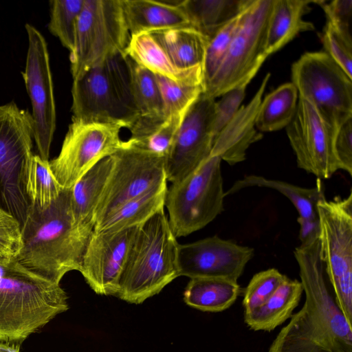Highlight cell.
<instances>
[{
    "label": "cell",
    "mask_w": 352,
    "mask_h": 352,
    "mask_svg": "<svg viewBox=\"0 0 352 352\" xmlns=\"http://www.w3.org/2000/svg\"><path fill=\"white\" fill-rule=\"evenodd\" d=\"M272 3V0H252L222 63L204 85L205 95L215 99L260 69L267 58L263 50Z\"/></svg>",
    "instance_id": "obj_12"
},
{
    "label": "cell",
    "mask_w": 352,
    "mask_h": 352,
    "mask_svg": "<svg viewBox=\"0 0 352 352\" xmlns=\"http://www.w3.org/2000/svg\"><path fill=\"white\" fill-rule=\"evenodd\" d=\"M32 118L15 102L0 105V208L24 223L32 207L28 175L34 156Z\"/></svg>",
    "instance_id": "obj_6"
},
{
    "label": "cell",
    "mask_w": 352,
    "mask_h": 352,
    "mask_svg": "<svg viewBox=\"0 0 352 352\" xmlns=\"http://www.w3.org/2000/svg\"><path fill=\"white\" fill-rule=\"evenodd\" d=\"M326 52L352 79V39L326 23L319 35Z\"/></svg>",
    "instance_id": "obj_39"
},
{
    "label": "cell",
    "mask_w": 352,
    "mask_h": 352,
    "mask_svg": "<svg viewBox=\"0 0 352 352\" xmlns=\"http://www.w3.org/2000/svg\"><path fill=\"white\" fill-rule=\"evenodd\" d=\"M21 228L22 248L16 260L58 283L66 273L79 271L94 230L75 221L70 188H63L46 208L32 204Z\"/></svg>",
    "instance_id": "obj_2"
},
{
    "label": "cell",
    "mask_w": 352,
    "mask_h": 352,
    "mask_svg": "<svg viewBox=\"0 0 352 352\" xmlns=\"http://www.w3.org/2000/svg\"><path fill=\"white\" fill-rule=\"evenodd\" d=\"M252 248L218 236L190 243L179 244L177 269L179 276L220 278L237 281L254 256Z\"/></svg>",
    "instance_id": "obj_17"
},
{
    "label": "cell",
    "mask_w": 352,
    "mask_h": 352,
    "mask_svg": "<svg viewBox=\"0 0 352 352\" xmlns=\"http://www.w3.org/2000/svg\"><path fill=\"white\" fill-rule=\"evenodd\" d=\"M334 152L339 168L352 175V117L344 121L336 131Z\"/></svg>",
    "instance_id": "obj_42"
},
{
    "label": "cell",
    "mask_w": 352,
    "mask_h": 352,
    "mask_svg": "<svg viewBox=\"0 0 352 352\" xmlns=\"http://www.w3.org/2000/svg\"><path fill=\"white\" fill-rule=\"evenodd\" d=\"M248 6L210 39L203 64L204 87L210 80L222 63L233 38L243 23Z\"/></svg>",
    "instance_id": "obj_36"
},
{
    "label": "cell",
    "mask_w": 352,
    "mask_h": 352,
    "mask_svg": "<svg viewBox=\"0 0 352 352\" xmlns=\"http://www.w3.org/2000/svg\"><path fill=\"white\" fill-rule=\"evenodd\" d=\"M310 0H272L267 23L264 54L268 57L301 32L313 31L314 25L303 19L311 10Z\"/></svg>",
    "instance_id": "obj_20"
},
{
    "label": "cell",
    "mask_w": 352,
    "mask_h": 352,
    "mask_svg": "<svg viewBox=\"0 0 352 352\" xmlns=\"http://www.w3.org/2000/svg\"><path fill=\"white\" fill-rule=\"evenodd\" d=\"M237 281L220 278H190L184 292L185 302L203 311L219 312L231 307L241 294Z\"/></svg>",
    "instance_id": "obj_30"
},
{
    "label": "cell",
    "mask_w": 352,
    "mask_h": 352,
    "mask_svg": "<svg viewBox=\"0 0 352 352\" xmlns=\"http://www.w3.org/2000/svg\"><path fill=\"white\" fill-rule=\"evenodd\" d=\"M155 75L163 105L164 118L186 113L204 93L203 84H186L175 82Z\"/></svg>",
    "instance_id": "obj_35"
},
{
    "label": "cell",
    "mask_w": 352,
    "mask_h": 352,
    "mask_svg": "<svg viewBox=\"0 0 352 352\" xmlns=\"http://www.w3.org/2000/svg\"><path fill=\"white\" fill-rule=\"evenodd\" d=\"M215 102L203 93L189 109L164 158L167 181L174 183L184 179L210 156Z\"/></svg>",
    "instance_id": "obj_16"
},
{
    "label": "cell",
    "mask_w": 352,
    "mask_h": 352,
    "mask_svg": "<svg viewBox=\"0 0 352 352\" xmlns=\"http://www.w3.org/2000/svg\"><path fill=\"white\" fill-rule=\"evenodd\" d=\"M324 10L326 23L351 38L350 25L352 16V0L316 1Z\"/></svg>",
    "instance_id": "obj_41"
},
{
    "label": "cell",
    "mask_w": 352,
    "mask_h": 352,
    "mask_svg": "<svg viewBox=\"0 0 352 352\" xmlns=\"http://www.w3.org/2000/svg\"><path fill=\"white\" fill-rule=\"evenodd\" d=\"M186 113L172 115L164 120L140 116L129 129L131 135L126 144L165 158Z\"/></svg>",
    "instance_id": "obj_29"
},
{
    "label": "cell",
    "mask_w": 352,
    "mask_h": 352,
    "mask_svg": "<svg viewBox=\"0 0 352 352\" xmlns=\"http://www.w3.org/2000/svg\"><path fill=\"white\" fill-rule=\"evenodd\" d=\"M181 1L121 0L130 34L191 26L180 6Z\"/></svg>",
    "instance_id": "obj_21"
},
{
    "label": "cell",
    "mask_w": 352,
    "mask_h": 352,
    "mask_svg": "<svg viewBox=\"0 0 352 352\" xmlns=\"http://www.w3.org/2000/svg\"><path fill=\"white\" fill-rule=\"evenodd\" d=\"M320 250L336 302L352 322V192L317 204Z\"/></svg>",
    "instance_id": "obj_9"
},
{
    "label": "cell",
    "mask_w": 352,
    "mask_h": 352,
    "mask_svg": "<svg viewBox=\"0 0 352 352\" xmlns=\"http://www.w3.org/2000/svg\"><path fill=\"white\" fill-rule=\"evenodd\" d=\"M298 97L310 102L336 131L352 117V79L324 52H305L292 66Z\"/></svg>",
    "instance_id": "obj_10"
},
{
    "label": "cell",
    "mask_w": 352,
    "mask_h": 352,
    "mask_svg": "<svg viewBox=\"0 0 352 352\" xmlns=\"http://www.w3.org/2000/svg\"><path fill=\"white\" fill-rule=\"evenodd\" d=\"M122 128L117 124L72 119L58 155L50 162L63 188H71L102 159L120 149Z\"/></svg>",
    "instance_id": "obj_11"
},
{
    "label": "cell",
    "mask_w": 352,
    "mask_h": 352,
    "mask_svg": "<svg viewBox=\"0 0 352 352\" xmlns=\"http://www.w3.org/2000/svg\"><path fill=\"white\" fill-rule=\"evenodd\" d=\"M167 184L134 198L108 214L95 226L97 232H117L141 226L164 209Z\"/></svg>",
    "instance_id": "obj_26"
},
{
    "label": "cell",
    "mask_w": 352,
    "mask_h": 352,
    "mask_svg": "<svg viewBox=\"0 0 352 352\" xmlns=\"http://www.w3.org/2000/svg\"><path fill=\"white\" fill-rule=\"evenodd\" d=\"M0 352H20L19 346L16 344H10L0 341Z\"/></svg>",
    "instance_id": "obj_44"
},
{
    "label": "cell",
    "mask_w": 352,
    "mask_h": 352,
    "mask_svg": "<svg viewBox=\"0 0 352 352\" xmlns=\"http://www.w3.org/2000/svg\"><path fill=\"white\" fill-rule=\"evenodd\" d=\"M297 221L300 226L299 239L300 245L310 243L320 238L319 218L307 219L298 217Z\"/></svg>",
    "instance_id": "obj_43"
},
{
    "label": "cell",
    "mask_w": 352,
    "mask_h": 352,
    "mask_svg": "<svg viewBox=\"0 0 352 352\" xmlns=\"http://www.w3.org/2000/svg\"><path fill=\"white\" fill-rule=\"evenodd\" d=\"M302 292L300 281L286 276L263 305L244 314L245 322L254 331H272L292 316Z\"/></svg>",
    "instance_id": "obj_23"
},
{
    "label": "cell",
    "mask_w": 352,
    "mask_h": 352,
    "mask_svg": "<svg viewBox=\"0 0 352 352\" xmlns=\"http://www.w3.org/2000/svg\"><path fill=\"white\" fill-rule=\"evenodd\" d=\"M131 87L140 116L164 120L163 105L155 75L128 56Z\"/></svg>",
    "instance_id": "obj_32"
},
{
    "label": "cell",
    "mask_w": 352,
    "mask_h": 352,
    "mask_svg": "<svg viewBox=\"0 0 352 352\" xmlns=\"http://www.w3.org/2000/svg\"><path fill=\"white\" fill-rule=\"evenodd\" d=\"M21 248V223L0 208V261L16 259Z\"/></svg>",
    "instance_id": "obj_40"
},
{
    "label": "cell",
    "mask_w": 352,
    "mask_h": 352,
    "mask_svg": "<svg viewBox=\"0 0 352 352\" xmlns=\"http://www.w3.org/2000/svg\"><path fill=\"white\" fill-rule=\"evenodd\" d=\"M286 131L298 168L320 179H329L340 170L333 147L336 131L310 102L298 97Z\"/></svg>",
    "instance_id": "obj_15"
},
{
    "label": "cell",
    "mask_w": 352,
    "mask_h": 352,
    "mask_svg": "<svg viewBox=\"0 0 352 352\" xmlns=\"http://www.w3.org/2000/svg\"><path fill=\"white\" fill-rule=\"evenodd\" d=\"M68 309L60 283L16 259L0 261V341L21 343Z\"/></svg>",
    "instance_id": "obj_3"
},
{
    "label": "cell",
    "mask_w": 352,
    "mask_h": 352,
    "mask_svg": "<svg viewBox=\"0 0 352 352\" xmlns=\"http://www.w3.org/2000/svg\"><path fill=\"white\" fill-rule=\"evenodd\" d=\"M250 187L267 188L278 191L292 203L299 217L307 219L318 218L317 204L325 197L324 187L320 179H317L314 188H308L256 175H246L236 180L225 192L226 197Z\"/></svg>",
    "instance_id": "obj_25"
},
{
    "label": "cell",
    "mask_w": 352,
    "mask_h": 352,
    "mask_svg": "<svg viewBox=\"0 0 352 352\" xmlns=\"http://www.w3.org/2000/svg\"><path fill=\"white\" fill-rule=\"evenodd\" d=\"M112 165L107 157L88 170L71 188V207L77 223L94 229L96 209Z\"/></svg>",
    "instance_id": "obj_27"
},
{
    "label": "cell",
    "mask_w": 352,
    "mask_h": 352,
    "mask_svg": "<svg viewBox=\"0 0 352 352\" xmlns=\"http://www.w3.org/2000/svg\"><path fill=\"white\" fill-rule=\"evenodd\" d=\"M135 228L117 232L94 230L79 272L96 294L116 296Z\"/></svg>",
    "instance_id": "obj_18"
},
{
    "label": "cell",
    "mask_w": 352,
    "mask_h": 352,
    "mask_svg": "<svg viewBox=\"0 0 352 352\" xmlns=\"http://www.w3.org/2000/svg\"><path fill=\"white\" fill-rule=\"evenodd\" d=\"M126 54L154 74L178 82L204 85L202 66L188 69L177 67L149 32L131 35Z\"/></svg>",
    "instance_id": "obj_22"
},
{
    "label": "cell",
    "mask_w": 352,
    "mask_h": 352,
    "mask_svg": "<svg viewBox=\"0 0 352 352\" xmlns=\"http://www.w3.org/2000/svg\"><path fill=\"white\" fill-rule=\"evenodd\" d=\"M252 0H182L180 6L190 25L212 38L241 13Z\"/></svg>",
    "instance_id": "obj_28"
},
{
    "label": "cell",
    "mask_w": 352,
    "mask_h": 352,
    "mask_svg": "<svg viewBox=\"0 0 352 352\" xmlns=\"http://www.w3.org/2000/svg\"><path fill=\"white\" fill-rule=\"evenodd\" d=\"M130 38L121 0H85L69 55L73 80L111 57L126 54Z\"/></svg>",
    "instance_id": "obj_8"
},
{
    "label": "cell",
    "mask_w": 352,
    "mask_h": 352,
    "mask_svg": "<svg viewBox=\"0 0 352 352\" xmlns=\"http://www.w3.org/2000/svg\"><path fill=\"white\" fill-rule=\"evenodd\" d=\"M149 33L177 67H203L210 38L193 27H175Z\"/></svg>",
    "instance_id": "obj_24"
},
{
    "label": "cell",
    "mask_w": 352,
    "mask_h": 352,
    "mask_svg": "<svg viewBox=\"0 0 352 352\" xmlns=\"http://www.w3.org/2000/svg\"><path fill=\"white\" fill-rule=\"evenodd\" d=\"M298 94L292 82H286L262 99L255 121L259 132H272L286 128L298 106Z\"/></svg>",
    "instance_id": "obj_31"
},
{
    "label": "cell",
    "mask_w": 352,
    "mask_h": 352,
    "mask_svg": "<svg viewBox=\"0 0 352 352\" xmlns=\"http://www.w3.org/2000/svg\"><path fill=\"white\" fill-rule=\"evenodd\" d=\"M258 70H254L237 85L221 95V99L215 102L212 124L214 142L241 107L240 105L245 96L246 88Z\"/></svg>",
    "instance_id": "obj_38"
},
{
    "label": "cell",
    "mask_w": 352,
    "mask_h": 352,
    "mask_svg": "<svg viewBox=\"0 0 352 352\" xmlns=\"http://www.w3.org/2000/svg\"><path fill=\"white\" fill-rule=\"evenodd\" d=\"M285 276L275 268L255 274L243 291L244 314L263 305L275 292Z\"/></svg>",
    "instance_id": "obj_37"
},
{
    "label": "cell",
    "mask_w": 352,
    "mask_h": 352,
    "mask_svg": "<svg viewBox=\"0 0 352 352\" xmlns=\"http://www.w3.org/2000/svg\"><path fill=\"white\" fill-rule=\"evenodd\" d=\"M221 161L217 156H209L195 171L167 189L164 206L176 238L204 228L223 211Z\"/></svg>",
    "instance_id": "obj_7"
},
{
    "label": "cell",
    "mask_w": 352,
    "mask_h": 352,
    "mask_svg": "<svg viewBox=\"0 0 352 352\" xmlns=\"http://www.w3.org/2000/svg\"><path fill=\"white\" fill-rule=\"evenodd\" d=\"M270 74L267 73L251 100L239 108L232 120L217 135L210 156H217L230 165L244 161L251 144L259 141L262 133L255 126L256 114Z\"/></svg>",
    "instance_id": "obj_19"
},
{
    "label": "cell",
    "mask_w": 352,
    "mask_h": 352,
    "mask_svg": "<svg viewBox=\"0 0 352 352\" xmlns=\"http://www.w3.org/2000/svg\"><path fill=\"white\" fill-rule=\"evenodd\" d=\"M72 118L129 129L139 118L126 54L111 57L74 79Z\"/></svg>",
    "instance_id": "obj_5"
},
{
    "label": "cell",
    "mask_w": 352,
    "mask_h": 352,
    "mask_svg": "<svg viewBox=\"0 0 352 352\" xmlns=\"http://www.w3.org/2000/svg\"><path fill=\"white\" fill-rule=\"evenodd\" d=\"M111 157V168L96 209L95 226L126 202L167 184L162 157L124 141Z\"/></svg>",
    "instance_id": "obj_13"
},
{
    "label": "cell",
    "mask_w": 352,
    "mask_h": 352,
    "mask_svg": "<svg viewBox=\"0 0 352 352\" xmlns=\"http://www.w3.org/2000/svg\"><path fill=\"white\" fill-rule=\"evenodd\" d=\"M63 189L51 170L50 161L34 155L28 175V193L32 204L46 208L58 199Z\"/></svg>",
    "instance_id": "obj_33"
},
{
    "label": "cell",
    "mask_w": 352,
    "mask_h": 352,
    "mask_svg": "<svg viewBox=\"0 0 352 352\" xmlns=\"http://www.w3.org/2000/svg\"><path fill=\"white\" fill-rule=\"evenodd\" d=\"M85 0H52L50 1V19L48 30L70 52L74 47L78 20Z\"/></svg>",
    "instance_id": "obj_34"
},
{
    "label": "cell",
    "mask_w": 352,
    "mask_h": 352,
    "mask_svg": "<svg viewBox=\"0 0 352 352\" xmlns=\"http://www.w3.org/2000/svg\"><path fill=\"white\" fill-rule=\"evenodd\" d=\"M176 239L164 209L136 227L116 296L140 304L178 277Z\"/></svg>",
    "instance_id": "obj_4"
},
{
    "label": "cell",
    "mask_w": 352,
    "mask_h": 352,
    "mask_svg": "<svg viewBox=\"0 0 352 352\" xmlns=\"http://www.w3.org/2000/svg\"><path fill=\"white\" fill-rule=\"evenodd\" d=\"M28 47L25 67L21 73L32 104L34 142L38 155L49 160L56 129V105L47 45L42 34L25 24Z\"/></svg>",
    "instance_id": "obj_14"
},
{
    "label": "cell",
    "mask_w": 352,
    "mask_h": 352,
    "mask_svg": "<svg viewBox=\"0 0 352 352\" xmlns=\"http://www.w3.org/2000/svg\"><path fill=\"white\" fill-rule=\"evenodd\" d=\"M305 300L268 352H352V327L327 283L320 238L294 251Z\"/></svg>",
    "instance_id": "obj_1"
}]
</instances>
